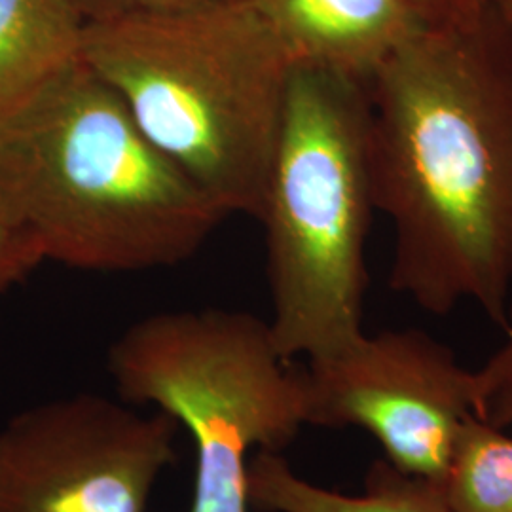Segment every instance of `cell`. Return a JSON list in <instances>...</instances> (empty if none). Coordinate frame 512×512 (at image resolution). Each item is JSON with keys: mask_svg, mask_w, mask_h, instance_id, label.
<instances>
[{"mask_svg": "<svg viewBox=\"0 0 512 512\" xmlns=\"http://www.w3.org/2000/svg\"><path fill=\"white\" fill-rule=\"evenodd\" d=\"M389 285L421 310L471 302L505 330L512 293V27L484 4L442 19L366 84Z\"/></svg>", "mask_w": 512, "mask_h": 512, "instance_id": "1", "label": "cell"}, {"mask_svg": "<svg viewBox=\"0 0 512 512\" xmlns=\"http://www.w3.org/2000/svg\"><path fill=\"white\" fill-rule=\"evenodd\" d=\"M0 184L46 260L90 272L177 266L228 217L84 59L0 112Z\"/></svg>", "mask_w": 512, "mask_h": 512, "instance_id": "2", "label": "cell"}, {"mask_svg": "<svg viewBox=\"0 0 512 512\" xmlns=\"http://www.w3.org/2000/svg\"><path fill=\"white\" fill-rule=\"evenodd\" d=\"M82 59L228 217H258L294 65L255 0L88 21Z\"/></svg>", "mask_w": 512, "mask_h": 512, "instance_id": "3", "label": "cell"}, {"mask_svg": "<svg viewBox=\"0 0 512 512\" xmlns=\"http://www.w3.org/2000/svg\"><path fill=\"white\" fill-rule=\"evenodd\" d=\"M374 203L366 84L294 65L256 219L266 234L275 348L330 359L363 329Z\"/></svg>", "mask_w": 512, "mask_h": 512, "instance_id": "4", "label": "cell"}, {"mask_svg": "<svg viewBox=\"0 0 512 512\" xmlns=\"http://www.w3.org/2000/svg\"><path fill=\"white\" fill-rule=\"evenodd\" d=\"M109 372L124 403L154 404L190 433V512H251V458L281 452L308 425L306 368L247 311L154 313L110 346Z\"/></svg>", "mask_w": 512, "mask_h": 512, "instance_id": "5", "label": "cell"}, {"mask_svg": "<svg viewBox=\"0 0 512 512\" xmlns=\"http://www.w3.org/2000/svg\"><path fill=\"white\" fill-rule=\"evenodd\" d=\"M177 433L95 393L27 408L0 427V512H147Z\"/></svg>", "mask_w": 512, "mask_h": 512, "instance_id": "6", "label": "cell"}, {"mask_svg": "<svg viewBox=\"0 0 512 512\" xmlns=\"http://www.w3.org/2000/svg\"><path fill=\"white\" fill-rule=\"evenodd\" d=\"M308 425L359 427L385 461L444 486L459 433L482 418L476 370L421 330L365 334L351 348L306 366Z\"/></svg>", "mask_w": 512, "mask_h": 512, "instance_id": "7", "label": "cell"}, {"mask_svg": "<svg viewBox=\"0 0 512 512\" xmlns=\"http://www.w3.org/2000/svg\"><path fill=\"white\" fill-rule=\"evenodd\" d=\"M293 65L368 84L404 44L439 23L429 0H255Z\"/></svg>", "mask_w": 512, "mask_h": 512, "instance_id": "8", "label": "cell"}, {"mask_svg": "<svg viewBox=\"0 0 512 512\" xmlns=\"http://www.w3.org/2000/svg\"><path fill=\"white\" fill-rule=\"evenodd\" d=\"M247 499L255 512H454L442 486L401 473L385 459L370 465L365 492L351 495L302 478L281 452L251 458Z\"/></svg>", "mask_w": 512, "mask_h": 512, "instance_id": "9", "label": "cell"}, {"mask_svg": "<svg viewBox=\"0 0 512 512\" xmlns=\"http://www.w3.org/2000/svg\"><path fill=\"white\" fill-rule=\"evenodd\" d=\"M86 25L74 0H0V112L82 59Z\"/></svg>", "mask_w": 512, "mask_h": 512, "instance_id": "10", "label": "cell"}, {"mask_svg": "<svg viewBox=\"0 0 512 512\" xmlns=\"http://www.w3.org/2000/svg\"><path fill=\"white\" fill-rule=\"evenodd\" d=\"M442 490L454 512H512V435L469 416Z\"/></svg>", "mask_w": 512, "mask_h": 512, "instance_id": "11", "label": "cell"}, {"mask_svg": "<svg viewBox=\"0 0 512 512\" xmlns=\"http://www.w3.org/2000/svg\"><path fill=\"white\" fill-rule=\"evenodd\" d=\"M46 262L35 232L0 184V296L23 283Z\"/></svg>", "mask_w": 512, "mask_h": 512, "instance_id": "12", "label": "cell"}, {"mask_svg": "<svg viewBox=\"0 0 512 512\" xmlns=\"http://www.w3.org/2000/svg\"><path fill=\"white\" fill-rule=\"evenodd\" d=\"M505 342L499 346L494 355L486 361V365L476 370V384L482 403V416L486 412V404L492 399L495 391L512 380V302L509 317L505 325Z\"/></svg>", "mask_w": 512, "mask_h": 512, "instance_id": "13", "label": "cell"}, {"mask_svg": "<svg viewBox=\"0 0 512 512\" xmlns=\"http://www.w3.org/2000/svg\"><path fill=\"white\" fill-rule=\"evenodd\" d=\"M84 14L86 21H99V19L118 18L137 12L158 10L167 6H177L192 0H74Z\"/></svg>", "mask_w": 512, "mask_h": 512, "instance_id": "14", "label": "cell"}, {"mask_svg": "<svg viewBox=\"0 0 512 512\" xmlns=\"http://www.w3.org/2000/svg\"><path fill=\"white\" fill-rule=\"evenodd\" d=\"M484 420L494 423L499 429L512 431V380L492 395L486 404Z\"/></svg>", "mask_w": 512, "mask_h": 512, "instance_id": "15", "label": "cell"}, {"mask_svg": "<svg viewBox=\"0 0 512 512\" xmlns=\"http://www.w3.org/2000/svg\"><path fill=\"white\" fill-rule=\"evenodd\" d=\"M429 2L437 10L440 19L463 16V14L475 12L486 4V0H429Z\"/></svg>", "mask_w": 512, "mask_h": 512, "instance_id": "16", "label": "cell"}, {"mask_svg": "<svg viewBox=\"0 0 512 512\" xmlns=\"http://www.w3.org/2000/svg\"><path fill=\"white\" fill-rule=\"evenodd\" d=\"M486 6L512 27V0H486Z\"/></svg>", "mask_w": 512, "mask_h": 512, "instance_id": "17", "label": "cell"}]
</instances>
